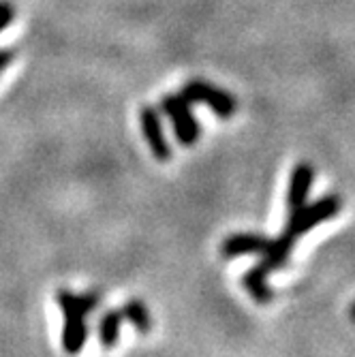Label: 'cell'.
<instances>
[{
  "label": "cell",
  "mask_w": 355,
  "mask_h": 357,
  "mask_svg": "<svg viewBox=\"0 0 355 357\" xmlns=\"http://www.w3.org/2000/svg\"><path fill=\"white\" fill-rule=\"evenodd\" d=\"M340 204L342 202H340L338 195H328V197L319 199L315 204L298 208L296 212H292V216H289V220L285 225V234H289L294 240L302 238L306 231H310L312 227H317L319 222L334 218L340 210Z\"/></svg>",
  "instance_id": "obj_1"
},
{
  "label": "cell",
  "mask_w": 355,
  "mask_h": 357,
  "mask_svg": "<svg viewBox=\"0 0 355 357\" xmlns=\"http://www.w3.org/2000/svg\"><path fill=\"white\" fill-rule=\"evenodd\" d=\"M160 109L165 112V116L172 122V128L176 133V139L182 146H195L199 139V122L190 109V103L184 99L182 94H167L160 101Z\"/></svg>",
  "instance_id": "obj_2"
},
{
  "label": "cell",
  "mask_w": 355,
  "mask_h": 357,
  "mask_svg": "<svg viewBox=\"0 0 355 357\" xmlns=\"http://www.w3.org/2000/svg\"><path fill=\"white\" fill-rule=\"evenodd\" d=\"M182 96L190 105L199 103V105L210 107L218 118H232L238 109V101L234 94L225 92L208 82H202V79H192V82L184 84Z\"/></svg>",
  "instance_id": "obj_3"
},
{
  "label": "cell",
  "mask_w": 355,
  "mask_h": 357,
  "mask_svg": "<svg viewBox=\"0 0 355 357\" xmlns=\"http://www.w3.org/2000/svg\"><path fill=\"white\" fill-rule=\"evenodd\" d=\"M139 126L144 139L156 160H169L172 158V146L165 137V128L160 122V114L152 105H144L139 109Z\"/></svg>",
  "instance_id": "obj_4"
},
{
  "label": "cell",
  "mask_w": 355,
  "mask_h": 357,
  "mask_svg": "<svg viewBox=\"0 0 355 357\" xmlns=\"http://www.w3.org/2000/svg\"><path fill=\"white\" fill-rule=\"evenodd\" d=\"M64 326H62V349L69 355H77L88 340V314L84 310L62 306Z\"/></svg>",
  "instance_id": "obj_5"
},
{
  "label": "cell",
  "mask_w": 355,
  "mask_h": 357,
  "mask_svg": "<svg viewBox=\"0 0 355 357\" xmlns=\"http://www.w3.org/2000/svg\"><path fill=\"white\" fill-rule=\"evenodd\" d=\"M312 182H315V169L308 163H298L292 172V178H289V190H287L289 212H296L298 208L306 206Z\"/></svg>",
  "instance_id": "obj_6"
},
{
  "label": "cell",
  "mask_w": 355,
  "mask_h": 357,
  "mask_svg": "<svg viewBox=\"0 0 355 357\" xmlns=\"http://www.w3.org/2000/svg\"><path fill=\"white\" fill-rule=\"evenodd\" d=\"M268 240L259 234H234L227 236L220 244V255L225 259H234L240 255H255V252H264Z\"/></svg>",
  "instance_id": "obj_7"
},
{
  "label": "cell",
  "mask_w": 355,
  "mask_h": 357,
  "mask_svg": "<svg viewBox=\"0 0 355 357\" xmlns=\"http://www.w3.org/2000/svg\"><path fill=\"white\" fill-rule=\"evenodd\" d=\"M122 312L120 308H107L101 319H99V328H96V334H99V342L105 351L114 349L118 344L120 338V328H122Z\"/></svg>",
  "instance_id": "obj_8"
},
{
  "label": "cell",
  "mask_w": 355,
  "mask_h": 357,
  "mask_svg": "<svg viewBox=\"0 0 355 357\" xmlns=\"http://www.w3.org/2000/svg\"><path fill=\"white\" fill-rule=\"evenodd\" d=\"M56 302L58 306H71L77 310H84L86 314H92L101 304V294L99 291H84V294H73L69 289L56 291Z\"/></svg>",
  "instance_id": "obj_9"
},
{
  "label": "cell",
  "mask_w": 355,
  "mask_h": 357,
  "mask_svg": "<svg viewBox=\"0 0 355 357\" xmlns=\"http://www.w3.org/2000/svg\"><path fill=\"white\" fill-rule=\"evenodd\" d=\"M120 312L135 328L137 334H142V336L150 334V330H152V317H150L148 306L142 300H135L133 298V300L124 302V306L120 308Z\"/></svg>",
  "instance_id": "obj_10"
},
{
  "label": "cell",
  "mask_w": 355,
  "mask_h": 357,
  "mask_svg": "<svg viewBox=\"0 0 355 357\" xmlns=\"http://www.w3.org/2000/svg\"><path fill=\"white\" fill-rule=\"evenodd\" d=\"M13 17H15V7L9 0H0V32L11 26Z\"/></svg>",
  "instance_id": "obj_11"
},
{
  "label": "cell",
  "mask_w": 355,
  "mask_h": 357,
  "mask_svg": "<svg viewBox=\"0 0 355 357\" xmlns=\"http://www.w3.org/2000/svg\"><path fill=\"white\" fill-rule=\"evenodd\" d=\"M13 58H15L13 47H0V75H3V71L9 69V64L13 62Z\"/></svg>",
  "instance_id": "obj_12"
},
{
  "label": "cell",
  "mask_w": 355,
  "mask_h": 357,
  "mask_svg": "<svg viewBox=\"0 0 355 357\" xmlns=\"http://www.w3.org/2000/svg\"><path fill=\"white\" fill-rule=\"evenodd\" d=\"M351 319H353V321H355V304H353V306H351Z\"/></svg>",
  "instance_id": "obj_13"
}]
</instances>
